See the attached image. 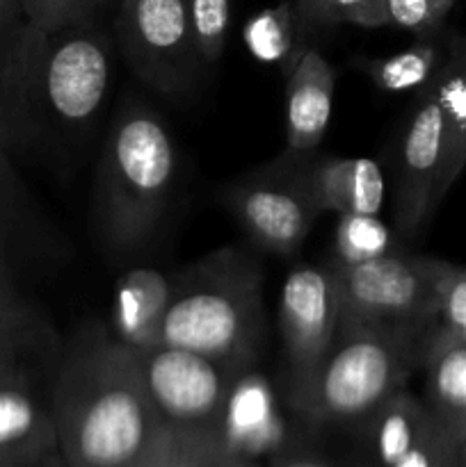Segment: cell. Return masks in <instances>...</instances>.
<instances>
[{
    "label": "cell",
    "mask_w": 466,
    "mask_h": 467,
    "mask_svg": "<svg viewBox=\"0 0 466 467\" xmlns=\"http://www.w3.org/2000/svg\"><path fill=\"white\" fill-rule=\"evenodd\" d=\"M300 35L304 32L300 27L295 3L281 0L274 7L263 9L254 18H249L242 39L256 59L265 64H279L288 73L295 67L302 50L306 48V46H300Z\"/></svg>",
    "instance_id": "22"
},
{
    "label": "cell",
    "mask_w": 466,
    "mask_h": 467,
    "mask_svg": "<svg viewBox=\"0 0 466 467\" xmlns=\"http://www.w3.org/2000/svg\"><path fill=\"white\" fill-rule=\"evenodd\" d=\"M443 114L446 162L441 176V199L466 167V35L455 36L450 53L432 78Z\"/></svg>",
    "instance_id": "20"
},
{
    "label": "cell",
    "mask_w": 466,
    "mask_h": 467,
    "mask_svg": "<svg viewBox=\"0 0 466 467\" xmlns=\"http://www.w3.org/2000/svg\"><path fill=\"white\" fill-rule=\"evenodd\" d=\"M254 463L238 459L219 442L213 431L172 429L169 467H251Z\"/></svg>",
    "instance_id": "26"
},
{
    "label": "cell",
    "mask_w": 466,
    "mask_h": 467,
    "mask_svg": "<svg viewBox=\"0 0 466 467\" xmlns=\"http://www.w3.org/2000/svg\"><path fill=\"white\" fill-rule=\"evenodd\" d=\"M227 203L251 240L272 254L292 255L309 237L320 210L281 160L231 185Z\"/></svg>",
    "instance_id": "10"
},
{
    "label": "cell",
    "mask_w": 466,
    "mask_h": 467,
    "mask_svg": "<svg viewBox=\"0 0 466 467\" xmlns=\"http://www.w3.org/2000/svg\"><path fill=\"white\" fill-rule=\"evenodd\" d=\"M132 358L160 422L192 431H213L233 381L251 368L167 345L132 349Z\"/></svg>",
    "instance_id": "8"
},
{
    "label": "cell",
    "mask_w": 466,
    "mask_h": 467,
    "mask_svg": "<svg viewBox=\"0 0 466 467\" xmlns=\"http://www.w3.org/2000/svg\"><path fill=\"white\" fill-rule=\"evenodd\" d=\"M0 242L9 254L37 255L50 244V226L14 158L0 146Z\"/></svg>",
    "instance_id": "19"
},
{
    "label": "cell",
    "mask_w": 466,
    "mask_h": 467,
    "mask_svg": "<svg viewBox=\"0 0 466 467\" xmlns=\"http://www.w3.org/2000/svg\"><path fill=\"white\" fill-rule=\"evenodd\" d=\"M341 324L336 285L329 267L302 265L286 276L279 301V328L286 351V397L292 406L309 390Z\"/></svg>",
    "instance_id": "9"
},
{
    "label": "cell",
    "mask_w": 466,
    "mask_h": 467,
    "mask_svg": "<svg viewBox=\"0 0 466 467\" xmlns=\"http://www.w3.org/2000/svg\"><path fill=\"white\" fill-rule=\"evenodd\" d=\"M39 467H67V463H64V459L59 456V451H55V454H50Z\"/></svg>",
    "instance_id": "36"
},
{
    "label": "cell",
    "mask_w": 466,
    "mask_h": 467,
    "mask_svg": "<svg viewBox=\"0 0 466 467\" xmlns=\"http://www.w3.org/2000/svg\"><path fill=\"white\" fill-rule=\"evenodd\" d=\"M23 296L18 295L16 281H14L12 265H9V251L0 242V313L23 306Z\"/></svg>",
    "instance_id": "32"
},
{
    "label": "cell",
    "mask_w": 466,
    "mask_h": 467,
    "mask_svg": "<svg viewBox=\"0 0 466 467\" xmlns=\"http://www.w3.org/2000/svg\"><path fill=\"white\" fill-rule=\"evenodd\" d=\"M0 467H32V465H14V463H0ZM39 467V465H37Z\"/></svg>",
    "instance_id": "38"
},
{
    "label": "cell",
    "mask_w": 466,
    "mask_h": 467,
    "mask_svg": "<svg viewBox=\"0 0 466 467\" xmlns=\"http://www.w3.org/2000/svg\"><path fill=\"white\" fill-rule=\"evenodd\" d=\"M114 35L131 71L167 99H185L199 82L204 57L187 0H119Z\"/></svg>",
    "instance_id": "7"
},
{
    "label": "cell",
    "mask_w": 466,
    "mask_h": 467,
    "mask_svg": "<svg viewBox=\"0 0 466 467\" xmlns=\"http://www.w3.org/2000/svg\"><path fill=\"white\" fill-rule=\"evenodd\" d=\"M55 451L53 413L37 395L32 377L0 381V463L37 467Z\"/></svg>",
    "instance_id": "14"
},
{
    "label": "cell",
    "mask_w": 466,
    "mask_h": 467,
    "mask_svg": "<svg viewBox=\"0 0 466 467\" xmlns=\"http://www.w3.org/2000/svg\"><path fill=\"white\" fill-rule=\"evenodd\" d=\"M23 18L35 27H62L99 21L112 0H21Z\"/></svg>",
    "instance_id": "30"
},
{
    "label": "cell",
    "mask_w": 466,
    "mask_h": 467,
    "mask_svg": "<svg viewBox=\"0 0 466 467\" xmlns=\"http://www.w3.org/2000/svg\"><path fill=\"white\" fill-rule=\"evenodd\" d=\"M432 424L434 418L423 401L405 388L397 390L361 422L365 467H393L423 441Z\"/></svg>",
    "instance_id": "17"
},
{
    "label": "cell",
    "mask_w": 466,
    "mask_h": 467,
    "mask_svg": "<svg viewBox=\"0 0 466 467\" xmlns=\"http://www.w3.org/2000/svg\"><path fill=\"white\" fill-rule=\"evenodd\" d=\"M263 274L240 249H219L174 281L155 345L254 365L263 337Z\"/></svg>",
    "instance_id": "3"
},
{
    "label": "cell",
    "mask_w": 466,
    "mask_h": 467,
    "mask_svg": "<svg viewBox=\"0 0 466 467\" xmlns=\"http://www.w3.org/2000/svg\"><path fill=\"white\" fill-rule=\"evenodd\" d=\"M23 3L21 0H0V36L9 35L23 26Z\"/></svg>",
    "instance_id": "35"
},
{
    "label": "cell",
    "mask_w": 466,
    "mask_h": 467,
    "mask_svg": "<svg viewBox=\"0 0 466 467\" xmlns=\"http://www.w3.org/2000/svg\"><path fill=\"white\" fill-rule=\"evenodd\" d=\"M176 181V149L163 119L128 103L101 146L96 217L105 242L131 254L154 237Z\"/></svg>",
    "instance_id": "4"
},
{
    "label": "cell",
    "mask_w": 466,
    "mask_h": 467,
    "mask_svg": "<svg viewBox=\"0 0 466 467\" xmlns=\"http://www.w3.org/2000/svg\"><path fill=\"white\" fill-rule=\"evenodd\" d=\"M428 336L377 324H338L309 390L292 406L313 424H361L423 365Z\"/></svg>",
    "instance_id": "5"
},
{
    "label": "cell",
    "mask_w": 466,
    "mask_h": 467,
    "mask_svg": "<svg viewBox=\"0 0 466 467\" xmlns=\"http://www.w3.org/2000/svg\"><path fill=\"white\" fill-rule=\"evenodd\" d=\"M457 467H466V438L460 445V451H457Z\"/></svg>",
    "instance_id": "37"
},
{
    "label": "cell",
    "mask_w": 466,
    "mask_h": 467,
    "mask_svg": "<svg viewBox=\"0 0 466 467\" xmlns=\"http://www.w3.org/2000/svg\"><path fill=\"white\" fill-rule=\"evenodd\" d=\"M251 467H260V465H259V463H254V465H251Z\"/></svg>",
    "instance_id": "40"
},
{
    "label": "cell",
    "mask_w": 466,
    "mask_h": 467,
    "mask_svg": "<svg viewBox=\"0 0 466 467\" xmlns=\"http://www.w3.org/2000/svg\"><path fill=\"white\" fill-rule=\"evenodd\" d=\"M457 0H382V26L428 39L441 30Z\"/></svg>",
    "instance_id": "28"
},
{
    "label": "cell",
    "mask_w": 466,
    "mask_h": 467,
    "mask_svg": "<svg viewBox=\"0 0 466 467\" xmlns=\"http://www.w3.org/2000/svg\"><path fill=\"white\" fill-rule=\"evenodd\" d=\"M336 263L359 265L391 254V231L377 214H341L336 222Z\"/></svg>",
    "instance_id": "24"
},
{
    "label": "cell",
    "mask_w": 466,
    "mask_h": 467,
    "mask_svg": "<svg viewBox=\"0 0 466 467\" xmlns=\"http://www.w3.org/2000/svg\"><path fill=\"white\" fill-rule=\"evenodd\" d=\"M423 368L428 410L457 442L466 438V340H434L425 345Z\"/></svg>",
    "instance_id": "18"
},
{
    "label": "cell",
    "mask_w": 466,
    "mask_h": 467,
    "mask_svg": "<svg viewBox=\"0 0 466 467\" xmlns=\"http://www.w3.org/2000/svg\"><path fill=\"white\" fill-rule=\"evenodd\" d=\"M286 150L279 155L320 213L379 214L384 203L382 169L370 158H313Z\"/></svg>",
    "instance_id": "13"
},
{
    "label": "cell",
    "mask_w": 466,
    "mask_h": 467,
    "mask_svg": "<svg viewBox=\"0 0 466 467\" xmlns=\"http://www.w3.org/2000/svg\"><path fill=\"white\" fill-rule=\"evenodd\" d=\"M446 162L443 114L429 80L420 91L397 149L396 222L402 235H416L441 203V176Z\"/></svg>",
    "instance_id": "11"
},
{
    "label": "cell",
    "mask_w": 466,
    "mask_h": 467,
    "mask_svg": "<svg viewBox=\"0 0 466 467\" xmlns=\"http://www.w3.org/2000/svg\"><path fill=\"white\" fill-rule=\"evenodd\" d=\"M336 73L318 48H304L286 82V141L292 153L318 149L329 128Z\"/></svg>",
    "instance_id": "15"
},
{
    "label": "cell",
    "mask_w": 466,
    "mask_h": 467,
    "mask_svg": "<svg viewBox=\"0 0 466 467\" xmlns=\"http://www.w3.org/2000/svg\"><path fill=\"white\" fill-rule=\"evenodd\" d=\"M172 295L174 281L160 269L137 267L123 274L114 295V336L132 349L155 345Z\"/></svg>",
    "instance_id": "16"
},
{
    "label": "cell",
    "mask_w": 466,
    "mask_h": 467,
    "mask_svg": "<svg viewBox=\"0 0 466 467\" xmlns=\"http://www.w3.org/2000/svg\"><path fill=\"white\" fill-rule=\"evenodd\" d=\"M48 406L67 467H128L164 427L132 349L101 328L85 333L59 363Z\"/></svg>",
    "instance_id": "2"
},
{
    "label": "cell",
    "mask_w": 466,
    "mask_h": 467,
    "mask_svg": "<svg viewBox=\"0 0 466 467\" xmlns=\"http://www.w3.org/2000/svg\"><path fill=\"white\" fill-rule=\"evenodd\" d=\"M213 433L231 454L251 463L297 447L272 381L254 365L233 381Z\"/></svg>",
    "instance_id": "12"
},
{
    "label": "cell",
    "mask_w": 466,
    "mask_h": 467,
    "mask_svg": "<svg viewBox=\"0 0 466 467\" xmlns=\"http://www.w3.org/2000/svg\"><path fill=\"white\" fill-rule=\"evenodd\" d=\"M268 463L270 467H336L334 463H329L327 459H323V456L313 454V451L300 450V447L272 456Z\"/></svg>",
    "instance_id": "34"
},
{
    "label": "cell",
    "mask_w": 466,
    "mask_h": 467,
    "mask_svg": "<svg viewBox=\"0 0 466 467\" xmlns=\"http://www.w3.org/2000/svg\"><path fill=\"white\" fill-rule=\"evenodd\" d=\"M192 30L206 64H215L224 53L231 21V0H187Z\"/></svg>",
    "instance_id": "29"
},
{
    "label": "cell",
    "mask_w": 466,
    "mask_h": 467,
    "mask_svg": "<svg viewBox=\"0 0 466 467\" xmlns=\"http://www.w3.org/2000/svg\"><path fill=\"white\" fill-rule=\"evenodd\" d=\"M53 345V328L30 304L0 313V381L32 377Z\"/></svg>",
    "instance_id": "21"
},
{
    "label": "cell",
    "mask_w": 466,
    "mask_h": 467,
    "mask_svg": "<svg viewBox=\"0 0 466 467\" xmlns=\"http://www.w3.org/2000/svg\"><path fill=\"white\" fill-rule=\"evenodd\" d=\"M439 68V46L432 39L416 41L409 48L382 59L364 62L365 76L382 91L423 89Z\"/></svg>",
    "instance_id": "23"
},
{
    "label": "cell",
    "mask_w": 466,
    "mask_h": 467,
    "mask_svg": "<svg viewBox=\"0 0 466 467\" xmlns=\"http://www.w3.org/2000/svg\"><path fill=\"white\" fill-rule=\"evenodd\" d=\"M112 39L99 21L18 26L0 36V146L12 158L71 160L99 130Z\"/></svg>",
    "instance_id": "1"
},
{
    "label": "cell",
    "mask_w": 466,
    "mask_h": 467,
    "mask_svg": "<svg viewBox=\"0 0 466 467\" xmlns=\"http://www.w3.org/2000/svg\"><path fill=\"white\" fill-rule=\"evenodd\" d=\"M434 340H466V267L448 265L443 274L439 285L437 317L428 336V342Z\"/></svg>",
    "instance_id": "27"
},
{
    "label": "cell",
    "mask_w": 466,
    "mask_h": 467,
    "mask_svg": "<svg viewBox=\"0 0 466 467\" xmlns=\"http://www.w3.org/2000/svg\"><path fill=\"white\" fill-rule=\"evenodd\" d=\"M112 5H119V0H112Z\"/></svg>",
    "instance_id": "39"
},
{
    "label": "cell",
    "mask_w": 466,
    "mask_h": 467,
    "mask_svg": "<svg viewBox=\"0 0 466 467\" xmlns=\"http://www.w3.org/2000/svg\"><path fill=\"white\" fill-rule=\"evenodd\" d=\"M302 32L352 23L361 27H382V0H292Z\"/></svg>",
    "instance_id": "25"
},
{
    "label": "cell",
    "mask_w": 466,
    "mask_h": 467,
    "mask_svg": "<svg viewBox=\"0 0 466 467\" xmlns=\"http://www.w3.org/2000/svg\"><path fill=\"white\" fill-rule=\"evenodd\" d=\"M457 442L434 422L423 441L393 467H457Z\"/></svg>",
    "instance_id": "31"
},
{
    "label": "cell",
    "mask_w": 466,
    "mask_h": 467,
    "mask_svg": "<svg viewBox=\"0 0 466 467\" xmlns=\"http://www.w3.org/2000/svg\"><path fill=\"white\" fill-rule=\"evenodd\" d=\"M169 454H172V427H163L144 454L128 467H169Z\"/></svg>",
    "instance_id": "33"
},
{
    "label": "cell",
    "mask_w": 466,
    "mask_h": 467,
    "mask_svg": "<svg viewBox=\"0 0 466 467\" xmlns=\"http://www.w3.org/2000/svg\"><path fill=\"white\" fill-rule=\"evenodd\" d=\"M448 265L446 260L393 251L359 265L334 260L329 272L336 285L341 322L411 328L429 336Z\"/></svg>",
    "instance_id": "6"
}]
</instances>
